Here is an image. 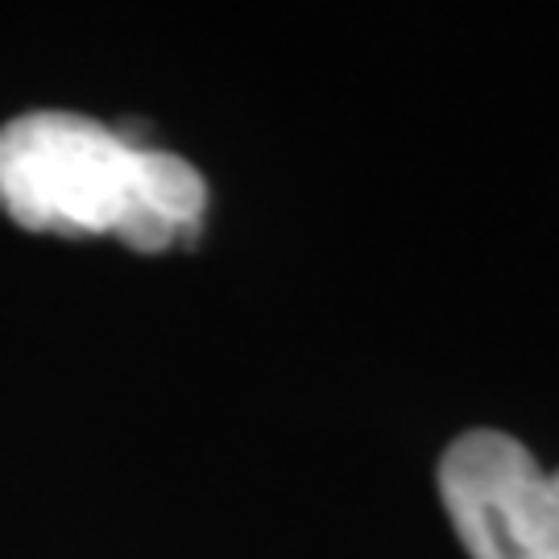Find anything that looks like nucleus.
Instances as JSON below:
<instances>
[{
  "label": "nucleus",
  "mask_w": 559,
  "mask_h": 559,
  "mask_svg": "<svg viewBox=\"0 0 559 559\" xmlns=\"http://www.w3.org/2000/svg\"><path fill=\"white\" fill-rule=\"evenodd\" d=\"M138 145L80 112H25L0 129V203L38 233H112L138 212Z\"/></svg>",
  "instance_id": "nucleus-1"
},
{
  "label": "nucleus",
  "mask_w": 559,
  "mask_h": 559,
  "mask_svg": "<svg viewBox=\"0 0 559 559\" xmlns=\"http://www.w3.org/2000/svg\"><path fill=\"white\" fill-rule=\"evenodd\" d=\"M440 498L473 559H556L551 473L514 436L464 431L440 460Z\"/></svg>",
  "instance_id": "nucleus-2"
},
{
  "label": "nucleus",
  "mask_w": 559,
  "mask_h": 559,
  "mask_svg": "<svg viewBox=\"0 0 559 559\" xmlns=\"http://www.w3.org/2000/svg\"><path fill=\"white\" fill-rule=\"evenodd\" d=\"M133 195H138V212L158 216L170 224L175 233L200 224L203 207H207V182L203 175L179 154L166 150H138V166H133Z\"/></svg>",
  "instance_id": "nucleus-3"
},
{
  "label": "nucleus",
  "mask_w": 559,
  "mask_h": 559,
  "mask_svg": "<svg viewBox=\"0 0 559 559\" xmlns=\"http://www.w3.org/2000/svg\"><path fill=\"white\" fill-rule=\"evenodd\" d=\"M551 539H556V559H559V473H551Z\"/></svg>",
  "instance_id": "nucleus-4"
}]
</instances>
